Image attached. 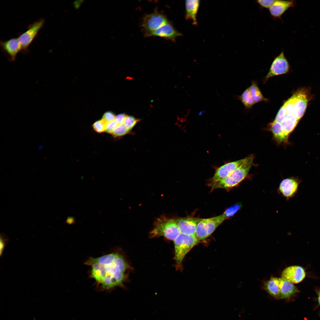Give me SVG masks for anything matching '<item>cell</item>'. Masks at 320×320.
Instances as JSON below:
<instances>
[{"mask_svg":"<svg viewBox=\"0 0 320 320\" xmlns=\"http://www.w3.org/2000/svg\"><path fill=\"white\" fill-rule=\"evenodd\" d=\"M254 156L243 163L231 174L224 179L209 184L212 189L226 188L233 187L239 184L246 177L253 165Z\"/></svg>","mask_w":320,"mask_h":320,"instance_id":"3","label":"cell"},{"mask_svg":"<svg viewBox=\"0 0 320 320\" xmlns=\"http://www.w3.org/2000/svg\"><path fill=\"white\" fill-rule=\"evenodd\" d=\"M169 21L164 14L155 9L153 12L145 15L143 18L141 27L144 35L150 36L154 31Z\"/></svg>","mask_w":320,"mask_h":320,"instance_id":"5","label":"cell"},{"mask_svg":"<svg viewBox=\"0 0 320 320\" xmlns=\"http://www.w3.org/2000/svg\"><path fill=\"white\" fill-rule=\"evenodd\" d=\"M305 276L306 273L304 268L297 265L287 267L281 273V278L293 284L301 282Z\"/></svg>","mask_w":320,"mask_h":320,"instance_id":"12","label":"cell"},{"mask_svg":"<svg viewBox=\"0 0 320 320\" xmlns=\"http://www.w3.org/2000/svg\"><path fill=\"white\" fill-rule=\"evenodd\" d=\"M200 3L198 0H186L185 3V19L192 20V24L195 25L197 24L196 17Z\"/></svg>","mask_w":320,"mask_h":320,"instance_id":"18","label":"cell"},{"mask_svg":"<svg viewBox=\"0 0 320 320\" xmlns=\"http://www.w3.org/2000/svg\"><path fill=\"white\" fill-rule=\"evenodd\" d=\"M275 1L276 0H257L256 2L261 7L269 9Z\"/></svg>","mask_w":320,"mask_h":320,"instance_id":"29","label":"cell"},{"mask_svg":"<svg viewBox=\"0 0 320 320\" xmlns=\"http://www.w3.org/2000/svg\"><path fill=\"white\" fill-rule=\"evenodd\" d=\"M295 5V2L293 0H276L269 10L273 18H279L289 8Z\"/></svg>","mask_w":320,"mask_h":320,"instance_id":"16","label":"cell"},{"mask_svg":"<svg viewBox=\"0 0 320 320\" xmlns=\"http://www.w3.org/2000/svg\"><path fill=\"white\" fill-rule=\"evenodd\" d=\"M118 125V124L115 120L107 123L106 124L105 131L108 133L112 134Z\"/></svg>","mask_w":320,"mask_h":320,"instance_id":"30","label":"cell"},{"mask_svg":"<svg viewBox=\"0 0 320 320\" xmlns=\"http://www.w3.org/2000/svg\"><path fill=\"white\" fill-rule=\"evenodd\" d=\"M9 240V239L7 237L4 236L3 235H1L0 240V255L1 256L3 253L4 247L7 244Z\"/></svg>","mask_w":320,"mask_h":320,"instance_id":"32","label":"cell"},{"mask_svg":"<svg viewBox=\"0 0 320 320\" xmlns=\"http://www.w3.org/2000/svg\"><path fill=\"white\" fill-rule=\"evenodd\" d=\"M299 182L294 178H288L283 180L280 184L279 190L285 197L289 198L293 196L298 190Z\"/></svg>","mask_w":320,"mask_h":320,"instance_id":"17","label":"cell"},{"mask_svg":"<svg viewBox=\"0 0 320 320\" xmlns=\"http://www.w3.org/2000/svg\"><path fill=\"white\" fill-rule=\"evenodd\" d=\"M294 101V96L293 95L283 105L287 114H292Z\"/></svg>","mask_w":320,"mask_h":320,"instance_id":"28","label":"cell"},{"mask_svg":"<svg viewBox=\"0 0 320 320\" xmlns=\"http://www.w3.org/2000/svg\"><path fill=\"white\" fill-rule=\"evenodd\" d=\"M174 220L180 233L188 235H195L197 225L200 218L189 217Z\"/></svg>","mask_w":320,"mask_h":320,"instance_id":"15","label":"cell"},{"mask_svg":"<svg viewBox=\"0 0 320 320\" xmlns=\"http://www.w3.org/2000/svg\"><path fill=\"white\" fill-rule=\"evenodd\" d=\"M287 114L284 107L283 105L278 111L274 121L281 123Z\"/></svg>","mask_w":320,"mask_h":320,"instance_id":"27","label":"cell"},{"mask_svg":"<svg viewBox=\"0 0 320 320\" xmlns=\"http://www.w3.org/2000/svg\"><path fill=\"white\" fill-rule=\"evenodd\" d=\"M249 88L255 103L267 100L263 96L256 83L254 82L252 83Z\"/></svg>","mask_w":320,"mask_h":320,"instance_id":"21","label":"cell"},{"mask_svg":"<svg viewBox=\"0 0 320 320\" xmlns=\"http://www.w3.org/2000/svg\"><path fill=\"white\" fill-rule=\"evenodd\" d=\"M106 123L102 119L95 122L92 125L94 129L97 132L100 133L105 130Z\"/></svg>","mask_w":320,"mask_h":320,"instance_id":"25","label":"cell"},{"mask_svg":"<svg viewBox=\"0 0 320 320\" xmlns=\"http://www.w3.org/2000/svg\"><path fill=\"white\" fill-rule=\"evenodd\" d=\"M127 116L125 114H120L116 117L115 120L118 124H124Z\"/></svg>","mask_w":320,"mask_h":320,"instance_id":"33","label":"cell"},{"mask_svg":"<svg viewBox=\"0 0 320 320\" xmlns=\"http://www.w3.org/2000/svg\"><path fill=\"white\" fill-rule=\"evenodd\" d=\"M271 130L275 139L279 143L286 142L288 137L285 133L281 124L273 121L270 124Z\"/></svg>","mask_w":320,"mask_h":320,"instance_id":"19","label":"cell"},{"mask_svg":"<svg viewBox=\"0 0 320 320\" xmlns=\"http://www.w3.org/2000/svg\"><path fill=\"white\" fill-rule=\"evenodd\" d=\"M139 120L131 116H127L124 124L129 130L132 129L137 123Z\"/></svg>","mask_w":320,"mask_h":320,"instance_id":"26","label":"cell"},{"mask_svg":"<svg viewBox=\"0 0 320 320\" xmlns=\"http://www.w3.org/2000/svg\"><path fill=\"white\" fill-rule=\"evenodd\" d=\"M299 121L292 114H287L281 124L283 129L288 137L293 130Z\"/></svg>","mask_w":320,"mask_h":320,"instance_id":"20","label":"cell"},{"mask_svg":"<svg viewBox=\"0 0 320 320\" xmlns=\"http://www.w3.org/2000/svg\"><path fill=\"white\" fill-rule=\"evenodd\" d=\"M182 35L169 21L154 31L150 36H158L175 42L176 38Z\"/></svg>","mask_w":320,"mask_h":320,"instance_id":"14","label":"cell"},{"mask_svg":"<svg viewBox=\"0 0 320 320\" xmlns=\"http://www.w3.org/2000/svg\"><path fill=\"white\" fill-rule=\"evenodd\" d=\"M85 263L91 267V277L95 280L101 290H109L121 286L125 279L127 265L119 253L91 257Z\"/></svg>","mask_w":320,"mask_h":320,"instance_id":"1","label":"cell"},{"mask_svg":"<svg viewBox=\"0 0 320 320\" xmlns=\"http://www.w3.org/2000/svg\"><path fill=\"white\" fill-rule=\"evenodd\" d=\"M319 315H320V314H319Z\"/></svg>","mask_w":320,"mask_h":320,"instance_id":"36","label":"cell"},{"mask_svg":"<svg viewBox=\"0 0 320 320\" xmlns=\"http://www.w3.org/2000/svg\"><path fill=\"white\" fill-rule=\"evenodd\" d=\"M198 241L195 235L182 233L175 239V259L178 266H181L185 256Z\"/></svg>","mask_w":320,"mask_h":320,"instance_id":"4","label":"cell"},{"mask_svg":"<svg viewBox=\"0 0 320 320\" xmlns=\"http://www.w3.org/2000/svg\"><path fill=\"white\" fill-rule=\"evenodd\" d=\"M74 220L72 217H69L67 220V223L69 224H72L74 223Z\"/></svg>","mask_w":320,"mask_h":320,"instance_id":"35","label":"cell"},{"mask_svg":"<svg viewBox=\"0 0 320 320\" xmlns=\"http://www.w3.org/2000/svg\"><path fill=\"white\" fill-rule=\"evenodd\" d=\"M44 19H39L30 25L27 30L19 36L18 39L23 52L26 53L28 52V48L29 46L44 25Z\"/></svg>","mask_w":320,"mask_h":320,"instance_id":"8","label":"cell"},{"mask_svg":"<svg viewBox=\"0 0 320 320\" xmlns=\"http://www.w3.org/2000/svg\"><path fill=\"white\" fill-rule=\"evenodd\" d=\"M116 116L111 112H107L103 115L102 119L106 123H108L115 120Z\"/></svg>","mask_w":320,"mask_h":320,"instance_id":"31","label":"cell"},{"mask_svg":"<svg viewBox=\"0 0 320 320\" xmlns=\"http://www.w3.org/2000/svg\"><path fill=\"white\" fill-rule=\"evenodd\" d=\"M294 101L292 114L298 120L303 116L309 100L308 92L305 90H302L294 94Z\"/></svg>","mask_w":320,"mask_h":320,"instance_id":"11","label":"cell"},{"mask_svg":"<svg viewBox=\"0 0 320 320\" xmlns=\"http://www.w3.org/2000/svg\"><path fill=\"white\" fill-rule=\"evenodd\" d=\"M271 285L273 294L277 299H289L299 292L293 284L282 278H272Z\"/></svg>","mask_w":320,"mask_h":320,"instance_id":"7","label":"cell"},{"mask_svg":"<svg viewBox=\"0 0 320 320\" xmlns=\"http://www.w3.org/2000/svg\"><path fill=\"white\" fill-rule=\"evenodd\" d=\"M251 156L250 155L243 159L226 163L218 168L211 179V183L218 181L228 176L249 159Z\"/></svg>","mask_w":320,"mask_h":320,"instance_id":"9","label":"cell"},{"mask_svg":"<svg viewBox=\"0 0 320 320\" xmlns=\"http://www.w3.org/2000/svg\"><path fill=\"white\" fill-rule=\"evenodd\" d=\"M289 63L283 51L282 50L281 53L275 57L266 75L265 81L271 77L286 73L289 71Z\"/></svg>","mask_w":320,"mask_h":320,"instance_id":"10","label":"cell"},{"mask_svg":"<svg viewBox=\"0 0 320 320\" xmlns=\"http://www.w3.org/2000/svg\"><path fill=\"white\" fill-rule=\"evenodd\" d=\"M316 292L317 296L318 304L320 306V289H317L316 290Z\"/></svg>","mask_w":320,"mask_h":320,"instance_id":"34","label":"cell"},{"mask_svg":"<svg viewBox=\"0 0 320 320\" xmlns=\"http://www.w3.org/2000/svg\"><path fill=\"white\" fill-rule=\"evenodd\" d=\"M0 46L2 51L11 61H14L17 54L22 51L21 46L18 38H12L7 40L1 41Z\"/></svg>","mask_w":320,"mask_h":320,"instance_id":"13","label":"cell"},{"mask_svg":"<svg viewBox=\"0 0 320 320\" xmlns=\"http://www.w3.org/2000/svg\"><path fill=\"white\" fill-rule=\"evenodd\" d=\"M226 219L224 213L213 217L200 219L197 224L195 234L197 239L199 241L208 237Z\"/></svg>","mask_w":320,"mask_h":320,"instance_id":"6","label":"cell"},{"mask_svg":"<svg viewBox=\"0 0 320 320\" xmlns=\"http://www.w3.org/2000/svg\"><path fill=\"white\" fill-rule=\"evenodd\" d=\"M239 99L247 108H251L255 103L249 88L246 89L239 96Z\"/></svg>","mask_w":320,"mask_h":320,"instance_id":"22","label":"cell"},{"mask_svg":"<svg viewBox=\"0 0 320 320\" xmlns=\"http://www.w3.org/2000/svg\"><path fill=\"white\" fill-rule=\"evenodd\" d=\"M180 233L174 219L161 215L155 221L149 236L151 238L163 236L168 239L174 240Z\"/></svg>","mask_w":320,"mask_h":320,"instance_id":"2","label":"cell"},{"mask_svg":"<svg viewBox=\"0 0 320 320\" xmlns=\"http://www.w3.org/2000/svg\"><path fill=\"white\" fill-rule=\"evenodd\" d=\"M241 207V204L239 203L235 204L228 209L223 213L226 218L233 215Z\"/></svg>","mask_w":320,"mask_h":320,"instance_id":"24","label":"cell"},{"mask_svg":"<svg viewBox=\"0 0 320 320\" xmlns=\"http://www.w3.org/2000/svg\"><path fill=\"white\" fill-rule=\"evenodd\" d=\"M129 130L124 124H118L112 134L115 137L121 136L126 134Z\"/></svg>","mask_w":320,"mask_h":320,"instance_id":"23","label":"cell"}]
</instances>
